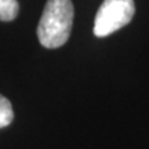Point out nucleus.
<instances>
[{"label": "nucleus", "mask_w": 149, "mask_h": 149, "mask_svg": "<svg viewBox=\"0 0 149 149\" xmlns=\"http://www.w3.org/2000/svg\"><path fill=\"white\" fill-rule=\"evenodd\" d=\"M73 4L70 0H47L37 26L43 47L57 48L68 42L73 25Z\"/></svg>", "instance_id": "f257e3e1"}, {"label": "nucleus", "mask_w": 149, "mask_h": 149, "mask_svg": "<svg viewBox=\"0 0 149 149\" xmlns=\"http://www.w3.org/2000/svg\"><path fill=\"white\" fill-rule=\"evenodd\" d=\"M134 13V0H104L97 11L94 35L97 37L109 36L130 24Z\"/></svg>", "instance_id": "f03ea898"}, {"label": "nucleus", "mask_w": 149, "mask_h": 149, "mask_svg": "<svg viewBox=\"0 0 149 149\" xmlns=\"http://www.w3.org/2000/svg\"><path fill=\"white\" fill-rule=\"evenodd\" d=\"M19 11V4L17 0H0V21H13L15 19Z\"/></svg>", "instance_id": "7ed1b4c3"}, {"label": "nucleus", "mask_w": 149, "mask_h": 149, "mask_svg": "<svg viewBox=\"0 0 149 149\" xmlns=\"http://www.w3.org/2000/svg\"><path fill=\"white\" fill-rule=\"evenodd\" d=\"M14 119V112L10 101L0 94V128L7 127Z\"/></svg>", "instance_id": "20e7f679"}]
</instances>
